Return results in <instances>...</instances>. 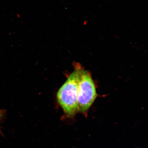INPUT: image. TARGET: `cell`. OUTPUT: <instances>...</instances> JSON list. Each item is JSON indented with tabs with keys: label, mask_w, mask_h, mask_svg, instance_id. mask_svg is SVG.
Wrapping results in <instances>:
<instances>
[{
	"label": "cell",
	"mask_w": 148,
	"mask_h": 148,
	"mask_svg": "<svg viewBox=\"0 0 148 148\" xmlns=\"http://www.w3.org/2000/svg\"><path fill=\"white\" fill-rule=\"evenodd\" d=\"M82 67L76 65L73 73L60 87L56 94L57 102L66 116L73 117L78 112V86Z\"/></svg>",
	"instance_id": "obj_1"
},
{
	"label": "cell",
	"mask_w": 148,
	"mask_h": 148,
	"mask_svg": "<svg viewBox=\"0 0 148 148\" xmlns=\"http://www.w3.org/2000/svg\"><path fill=\"white\" fill-rule=\"evenodd\" d=\"M3 116V112L2 111L1 112H0V121L2 119Z\"/></svg>",
	"instance_id": "obj_3"
},
{
	"label": "cell",
	"mask_w": 148,
	"mask_h": 148,
	"mask_svg": "<svg viewBox=\"0 0 148 148\" xmlns=\"http://www.w3.org/2000/svg\"><path fill=\"white\" fill-rule=\"evenodd\" d=\"M1 110H0V112H1Z\"/></svg>",
	"instance_id": "obj_4"
},
{
	"label": "cell",
	"mask_w": 148,
	"mask_h": 148,
	"mask_svg": "<svg viewBox=\"0 0 148 148\" xmlns=\"http://www.w3.org/2000/svg\"><path fill=\"white\" fill-rule=\"evenodd\" d=\"M97 96L95 83L90 73L82 68L79 75L78 86V112L85 116H87L88 110Z\"/></svg>",
	"instance_id": "obj_2"
}]
</instances>
